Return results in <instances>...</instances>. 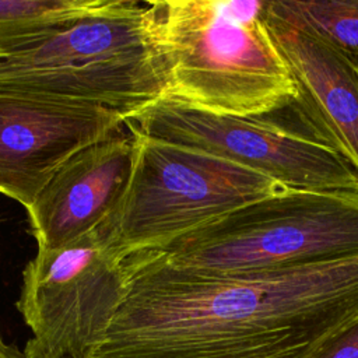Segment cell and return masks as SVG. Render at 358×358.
<instances>
[{
	"label": "cell",
	"mask_w": 358,
	"mask_h": 358,
	"mask_svg": "<svg viewBox=\"0 0 358 358\" xmlns=\"http://www.w3.org/2000/svg\"><path fill=\"white\" fill-rule=\"evenodd\" d=\"M134 138L120 133L67 159L27 210L38 250L96 231L122 200L134 162Z\"/></svg>",
	"instance_id": "9"
},
{
	"label": "cell",
	"mask_w": 358,
	"mask_h": 358,
	"mask_svg": "<svg viewBox=\"0 0 358 358\" xmlns=\"http://www.w3.org/2000/svg\"><path fill=\"white\" fill-rule=\"evenodd\" d=\"M126 270L90 358H310L358 319V255L214 277L138 253Z\"/></svg>",
	"instance_id": "1"
},
{
	"label": "cell",
	"mask_w": 358,
	"mask_h": 358,
	"mask_svg": "<svg viewBox=\"0 0 358 358\" xmlns=\"http://www.w3.org/2000/svg\"><path fill=\"white\" fill-rule=\"evenodd\" d=\"M0 91L95 105L130 120L168 92L148 1L115 0L0 60Z\"/></svg>",
	"instance_id": "3"
},
{
	"label": "cell",
	"mask_w": 358,
	"mask_h": 358,
	"mask_svg": "<svg viewBox=\"0 0 358 358\" xmlns=\"http://www.w3.org/2000/svg\"><path fill=\"white\" fill-rule=\"evenodd\" d=\"M127 287L126 262L98 229L56 249L38 250L22 271L17 309L32 337L28 358H90Z\"/></svg>",
	"instance_id": "6"
},
{
	"label": "cell",
	"mask_w": 358,
	"mask_h": 358,
	"mask_svg": "<svg viewBox=\"0 0 358 358\" xmlns=\"http://www.w3.org/2000/svg\"><path fill=\"white\" fill-rule=\"evenodd\" d=\"M134 162L126 192L98 232L123 262L282 189L266 175L210 154L150 137L126 123Z\"/></svg>",
	"instance_id": "5"
},
{
	"label": "cell",
	"mask_w": 358,
	"mask_h": 358,
	"mask_svg": "<svg viewBox=\"0 0 358 358\" xmlns=\"http://www.w3.org/2000/svg\"><path fill=\"white\" fill-rule=\"evenodd\" d=\"M0 358H28L24 352V350H18L17 347L7 344L1 337H0Z\"/></svg>",
	"instance_id": "14"
},
{
	"label": "cell",
	"mask_w": 358,
	"mask_h": 358,
	"mask_svg": "<svg viewBox=\"0 0 358 358\" xmlns=\"http://www.w3.org/2000/svg\"><path fill=\"white\" fill-rule=\"evenodd\" d=\"M127 122L150 137L238 164L288 189L358 192V175L338 152L260 117L213 113L164 95Z\"/></svg>",
	"instance_id": "7"
},
{
	"label": "cell",
	"mask_w": 358,
	"mask_h": 358,
	"mask_svg": "<svg viewBox=\"0 0 358 358\" xmlns=\"http://www.w3.org/2000/svg\"><path fill=\"white\" fill-rule=\"evenodd\" d=\"M267 22L298 87L291 106L309 136L338 152L358 175V66L352 53L310 31L268 17Z\"/></svg>",
	"instance_id": "10"
},
{
	"label": "cell",
	"mask_w": 358,
	"mask_h": 358,
	"mask_svg": "<svg viewBox=\"0 0 358 358\" xmlns=\"http://www.w3.org/2000/svg\"><path fill=\"white\" fill-rule=\"evenodd\" d=\"M148 4L166 69V95L239 117H260L296 99L294 74L267 22V1Z\"/></svg>",
	"instance_id": "2"
},
{
	"label": "cell",
	"mask_w": 358,
	"mask_h": 358,
	"mask_svg": "<svg viewBox=\"0 0 358 358\" xmlns=\"http://www.w3.org/2000/svg\"><path fill=\"white\" fill-rule=\"evenodd\" d=\"M352 56H354V59L357 62V66H358V53H352Z\"/></svg>",
	"instance_id": "15"
},
{
	"label": "cell",
	"mask_w": 358,
	"mask_h": 358,
	"mask_svg": "<svg viewBox=\"0 0 358 358\" xmlns=\"http://www.w3.org/2000/svg\"><path fill=\"white\" fill-rule=\"evenodd\" d=\"M151 253L189 271L246 275L358 255V192L282 189Z\"/></svg>",
	"instance_id": "4"
},
{
	"label": "cell",
	"mask_w": 358,
	"mask_h": 358,
	"mask_svg": "<svg viewBox=\"0 0 358 358\" xmlns=\"http://www.w3.org/2000/svg\"><path fill=\"white\" fill-rule=\"evenodd\" d=\"M310 358H358V319L331 336Z\"/></svg>",
	"instance_id": "13"
},
{
	"label": "cell",
	"mask_w": 358,
	"mask_h": 358,
	"mask_svg": "<svg viewBox=\"0 0 358 358\" xmlns=\"http://www.w3.org/2000/svg\"><path fill=\"white\" fill-rule=\"evenodd\" d=\"M115 0H0V60L36 46Z\"/></svg>",
	"instance_id": "11"
},
{
	"label": "cell",
	"mask_w": 358,
	"mask_h": 358,
	"mask_svg": "<svg viewBox=\"0 0 358 358\" xmlns=\"http://www.w3.org/2000/svg\"><path fill=\"white\" fill-rule=\"evenodd\" d=\"M268 18L310 31L336 46L358 53V0L267 1Z\"/></svg>",
	"instance_id": "12"
},
{
	"label": "cell",
	"mask_w": 358,
	"mask_h": 358,
	"mask_svg": "<svg viewBox=\"0 0 358 358\" xmlns=\"http://www.w3.org/2000/svg\"><path fill=\"white\" fill-rule=\"evenodd\" d=\"M124 126L106 108L0 91V194L28 210L67 159Z\"/></svg>",
	"instance_id": "8"
}]
</instances>
